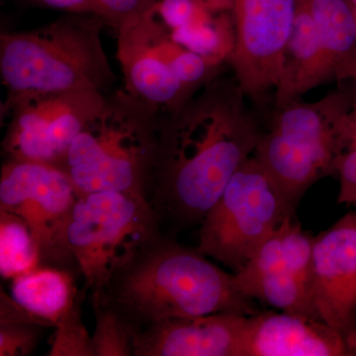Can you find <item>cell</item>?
Instances as JSON below:
<instances>
[{
  "instance_id": "obj_1",
  "label": "cell",
  "mask_w": 356,
  "mask_h": 356,
  "mask_svg": "<svg viewBox=\"0 0 356 356\" xmlns=\"http://www.w3.org/2000/svg\"><path fill=\"white\" fill-rule=\"evenodd\" d=\"M236 79H212L159 124L152 206L161 221L202 222L262 135Z\"/></svg>"
},
{
  "instance_id": "obj_2",
  "label": "cell",
  "mask_w": 356,
  "mask_h": 356,
  "mask_svg": "<svg viewBox=\"0 0 356 356\" xmlns=\"http://www.w3.org/2000/svg\"><path fill=\"white\" fill-rule=\"evenodd\" d=\"M92 296L116 309L136 332L168 318L259 313L254 300L241 291L235 273H227L197 250L185 248L161 232Z\"/></svg>"
},
{
  "instance_id": "obj_3",
  "label": "cell",
  "mask_w": 356,
  "mask_h": 356,
  "mask_svg": "<svg viewBox=\"0 0 356 356\" xmlns=\"http://www.w3.org/2000/svg\"><path fill=\"white\" fill-rule=\"evenodd\" d=\"M156 112L126 90L106 98L70 145L63 166L79 196L114 191L147 198L158 149Z\"/></svg>"
},
{
  "instance_id": "obj_4",
  "label": "cell",
  "mask_w": 356,
  "mask_h": 356,
  "mask_svg": "<svg viewBox=\"0 0 356 356\" xmlns=\"http://www.w3.org/2000/svg\"><path fill=\"white\" fill-rule=\"evenodd\" d=\"M355 89L339 88L315 102L276 107L254 156L290 209L318 180L337 175L350 140Z\"/></svg>"
},
{
  "instance_id": "obj_5",
  "label": "cell",
  "mask_w": 356,
  "mask_h": 356,
  "mask_svg": "<svg viewBox=\"0 0 356 356\" xmlns=\"http://www.w3.org/2000/svg\"><path fill=\"white\" fill-rule=\"evenodd\" d=\"M0 74L7 98L27 93L103 92L114 81L102 46V23L86 16L2 34Z\"/></svg>"
},
{
  "instance_id": "obj_6",
  "label": "cell",
  "mask_w": 356,
  "mask_h": 356,
  "mask_svg": "<svg viewBox=\"0 0 356 356\" xmlns=\"http://www.w3.org/2000/svg\"><path fill=\"white\" fill-rule=\"evenodd\" d=\"M159 218L149 199L102 191L79 196L67 232L76 266L93 294L159 233Z\"/></svg>"
},
{
  "instance_id": "obj_7",
  "label": "cell",
  "mask_w": 356,
  "mask_h": 356,
  "mask_svg": "<svg viewBox=\"0 0 356 356\" xmlns=\"http://www.w3.org/2000/svg\"><path fill=\"white\" fill-rule=\"evenodd\" d=\"M292 215L273 179L252 156L204 217L196 250L238 273Z\"/></svg>"
},
{
  "instance_id": "obj_8",
  "label": "cell",
  "mask_w": 356,
  "mask_h": 356,
  "mask_svg": "<svg viewBox=\"0 0 356 356\" xmlns=\"http://www.w3.org/2000/svg\"><path fill=\"white\" fill-rule=\"evenodd\" d=\"M79 194L62 168L9 159L0 177V209L21 218L38 248L42 266L76 264L67 232Z\"/></svg>"
},
{
  "instance_id": "obj_9",
  "label": "cell",
  "mask_w": 356,
  "mask_h": 356,
  "mask_svg": "<svg viewBox=\"0 0 356 356\" xmlns=\"http://www.w3.org/2000/svg\"><path fill=\"white\" fill-rule=\"evenodd\" d=\"M106 102L100 91L27 93L7 98L4 151L9 159L62 168L70 145Z\"/></svg>"
},
{
  "instance_id": "obj_10",
  "label": "cell",
  "mask_w": 356,
  "mask_h": 356,
  "mask_svg": "<svg viewBox=\"0 0 356 356\" xmlns=\"http://www.w3.org/2000/svg\"><path fill=\"white\" fill-rule=\"evenodd\" d=\"M298 0H235V49L231 63L248 97L259 100L275 89Z\"/></svg>"
},
{
  "instance_id": "obj_11",
  "label": "cell",
  "mask_w": 356,
  "mask_h": 356,
  "mask_svg": "<svg viewBox=\"0 0 356 356\" xmlns=\"http://www.w3.org/2000/svg\"><path fill=\"white\" fill-rule=\"evenodd\" d=\"M312 297L318 316L346 339L356 329V212L314 238Z\"/></svg>"
},
{
  "instance_id": "obj_12",
  "label": "cell",
  "mask_w": 356,
  "mask_h": 356,
  "mask_svg": "<svg viewBox=\"0 0 356 356\" xmlns=\"http://www.w3.org/2000/svg\"><path fill=\"white\" fill-rule=\"evenodd\" d=\"M248 316L173 318L136 332L134 356H242Z\"/></svg>"
},
{
  "instance_id": "obj_13",
  "label": "cell",
  "mask_w": 356,
  "mask_h": 356,
  "mask_svg": "<svg viewBox=\"0 0 356 356\" xmlns=\"http://www.w3.org/2000/svg\"><path fill=\"white\" fill-rule=\"evenodd\" d=\"M118 31V60L129 95L168 112L193 95L159 57L144 13L124 21Z\"/></svg>"
},
{
  "instance_id": "obj_14",
  "label": "cell",
  "mask_w": 356,
  "mask_h": 356,
  "mask_svg": "<svg viewBox=\"0 0 356 356\" xmlns=\"http://www.w3.org/2000/svg\"><path fill=\"white\" fill-rule=\"evenodd\" d=\"M348 355L346 339L324 321L295 314L248 316L242 356Z\"/></svg>"
},
{
  "instance_id": "obj_15",
  "label": "cell",
  "mask_w": 356,
  "mask_h": 356,
  "mask_svg": "<svg viewBox=\"0 0 356 356\" xmlns=\"http://www.w3.org/2000/svg\"><path fill=\"white\" fill-rule=\"evenodd\" d=\"M332 79H337L336 70L323 47L305 1L298 0L280 79L274 89L276 107L296 102L304 93Z\"/></svg>"
},
{
  "instance_id": "obj_16",
  "label": "cell",
  "mask_w": 356,
  "mask_h": 356,
  "mask_svg": "<svg viewBox=\"0 0 356 356\" xmlns=\"http://www.w3.org/2000/svg\"><path fill=\"white\" fill-rule=\"evenodd\" d=\"M11 297L46 327H55L76 301L77 292L70 270L41 266L13 278Z\"/></svg>"
},
{
  "instance_id": "obj_17",
  "label": "cell",
  "mask_w": 356,
  "mask_h": 356,
  "mask_svg": "<svg viewBox=\"0 0 356 356\" xmlns=\"http://www.w3.org/2000/svg\"><path fill=\"white\" fill-rule=\"evenodd\" d=\"M337 81L350 79L356 67V13L350 0H304Z\"/></svg>"
},
{
  "instance_id": "obj_18",
  "label": "cell",
  "mask_w": 356,
  "mask_h": 356,
  "mask_svg": "<svg viewBox=\"0 0 356 356\" xmlns=\"http://www.w3.org/2000/svg\"><path fill=\"white\" fill-rule=\"evenodd\" d=\"M236 278L241 291L248 298L259 300L286 313L322 320L314 304L310 287L286 268L245 280Z\"/></svg>"
},
{
  "instance_id": "obj_19",
  "label": "cell",
  "mask_w": 356,
  "mask_h": 356,
  "mask_svg": "<svg viewBox=\"0 0 356 356\" xmlns=\"http://www.w3.org/2000/svg\"><path fill=\"white\" fill-rule=\"evenodd\" d=\"M163 33L175 43L219 67L224 60H231L235 49L233 18L224 13H217L208 19Z\"/></svg>"
},
{
  "instance_id": "obj_20",
  "label": "cell",
  "mask_w": 356,
  "mask_h": 356,
  "mask_svg": "<svg viewBox=\"0 0 356 356\" xmlns=\"http://www.w3.org/2000/svg\"><path fill=\"white\" fill-rule=\"evenodd\" d=\"M41 266L38 248L21 218L0 209V273L4 278L30 273Z\"/></svg>"
},
{
  "instance_id": "obj_21",
  "label": "cell",
  "mask_w": 356,
  "mask_h": 356,
  "mask_svg": "<svg viewBox=\"0 0 356 356\" xmlns=\"http://www.w3.org/2000/svg\"><path fill=\"white\" fill-rule=\"evenodd\" d=\"M95 315L91 337L95 356H134L135 329L116 309L99 297L92 296Z\"/></svg>"
},
{
  "instance_id": "obj_22",
  "label": "cell",
  "mask_w": 356,
  "mask_h": 356,
  "mask_svg": "<svg viewBox=\"0 0 356 356\" xmlns=\"http://www.w3.org/2000/svg\"><path fill=\"white\" fill-rule=\"evenodd\" d=\"M77 295L69 310L56 324L50 356H95L92 341L83 324L81 298Z\"/></svg>"
},
{
  "instance_id": "obj_23",
  "label": "cell",
  "mask_w": 356,
  "mask_h": 356,
  "mask_svg": "<svg viewBox=\"0 0 356 356\" xmlns=\"http://www.w3.org/2000/svg\"><path fill=\"white\" fill-rule=\"evenodd\" d=\"M282 255L284 266L290 273L306 283L312 292L314 236L302 229L298 222L287 218L281 225Z\"/></svg>"
},
{
  "instance_id": "obj_24",
  "label": "cell",
  "mask_w": 356,
  "mask_h": 356,
  "mask_svg": "<svg viewBox=\"0 0 356 356\" xmlns=\"http://www.w3.org/2000/svg\"><path fill=\"white\" fill-rule=\"evenodd\" d=\"M146 13L163 32H170L207 19L216 13L201 0H159L149 6Z\"/></svg>"
},
{
  "instance_id": "obj_25",
  "label": "cell",
  "mask_w": 356,
  "mask_h": 356,
  "mask_svg": "<svg viewBox=\"0 0 356 356\" xmlns=\"http://www.w3.org/2000/svg\"><path fill=\"white\" fill-rule=\"evenodd\" d=\"M43 325L34 323L0 325V356H27L38 343Z\"/></svg>"
},
{
  "instance_id": "obj_26",
  "label": "cell",
  "mask_w": 356,
  "mask_h": 356,
  "mask_svg": "<svg viewBox=\"0 0 356 356\" xmlns=\"http://www.w3.org/2000/svg\"><path fill=\"white\" fill-rule=\"evenodd\" d=\"M355 100H353V123L350 140L339 168V187L337 202L353 205L356 204V76L353 77Z\"/></svg>"
},
{
  "instance_id": "obj_27",
  "label": "cell",
  "mask_w": 356,
  "mask_h": 356,
  "mask_svg": "<svg viewBox=\"0 0 356 356\" xmlns=\"http://www.w3.org/2000/svg\"><path fill=\"white\" fill-rule=\"evenodd\" d=\"M147 8L144 0H92V13L108 20L117 29L124 21Z\"/></svg>"
},
{
  "instance_id": "obj_28",
  "label": "cell",
  "mask_w": 356,
  "mask_h": 356,
  "mask_svg": "<svg viewBox=\"0 0 356 356\" xmlns=\"http://www.w3.org/2000/svg\"><path fill=\"white\" fill-rule=\"evenodd\" d=\"M1 298H0V325L11 324V323H34L43 325L46 327V325L39 320L38 318L32 315L29 311L26 310L24 307L18 304L13 298V297L7 296L3 290L0 292Z\"/></svg>"
},
{
  "instance_id": "obj_29",
  "label": "cell",
  "mask_w": 356,
  "mask_h": 356,
  "mask_svg": "<svg viewBox=\"0 0 356 356\" xmlns=\"http://www.w3.org/2000/svg\"><path fill=\"white\" fill-rule=\"evenodd\" d=\"M46 6L70 13H92V0H41Z\"/></svg>"
},
{
  "instance_id": "obj_30",
  "label": "cell",
  "mask_w": 356,
  "mask_h": 356,
  "mask_svg": "<svg viewBox=\"0 0 356 356\" xmlns=\"http://www.w3.org/2000/svg\"><path fill=\"white\" fill-rule=\"evenodd\" d=\"M215 13H226L233 8L235 0H201Z\"/></svg>"
},
{
  "instance_id": "obj_31",
  "label": "cell",
  "mask_w": 356,
  "mask_h": 356,
  "mask_svg": "<svg viewBox=\"0 0 356 356\" xmlns=\"http://www.w3.org/2000/svg\"><path fill=\"white\" fill-rule=\"evenodd\" d=\"M346 346H348V355L356 356V329L346 337Z\"/></svg>"
},
{
  "instance_id": "obj_32",
  "label": "cell",
  "mask_w": 356,
  "mask_h": 356,
  "mask_svg": "<svg viewBox=\"0 0 356 356\" xmlns=\"http://www.w3.org/2000/svg\"><path fill=\"white\" fill-rule=\"evenodd\" d=\"M145 2H146L147 6H153L154 2H156V0H144Z\"/></svg>"
},
{
  "instance_id": "obj_33",
  "label": "cell",
  "mask_w": 356,
  "mask_h": 356,
  "mask_svg": "<svg viewBox=\"0 0 356 356\" xmlns=\"http://www.w3.org/2000/svg\"><path fill=\"white\" fill-rule=\"evenodd\" d=\"M356 76V69L355 70V72H353V76H351V79H353V77Z\"/></svg>"
},
{
  "instance_id": "obj_34",
  "label": "cell",
  "mask_w": 356,
  "mask_h": 356,
  "mask_svg": "<svg viewBox=\"0 0 356 356\" xmlns=\"http://www.w3.org/2000/svg\"><path fill=\"white\" fill-rule=\"evenodd\" d=\"M350 2L353 4V6H356V0H350Z\"/></svg>"
}]
</instances>
